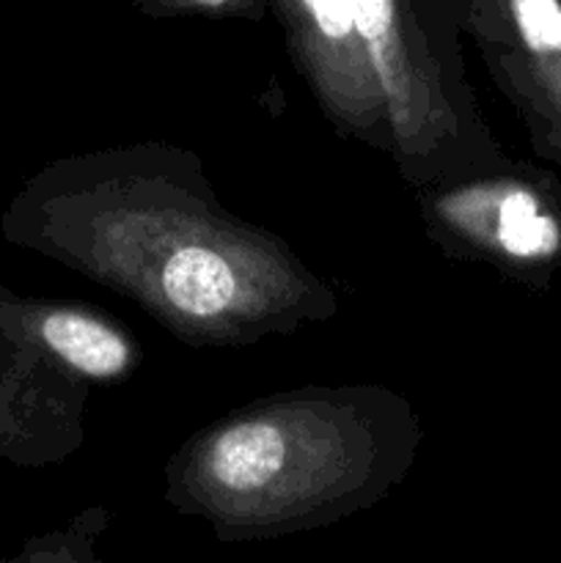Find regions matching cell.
<instances>
[{"mask_svg": "<svg viewBox=\"0 0 561 563\" xmlns=\"http://www.w3.org/2000/svg\"><path fill=\"white\" fill-rule=\"evenodd\" d=\"M20 240L135 302L193 350L253 346L341 308L284 236L231 212L201 157L168 141L55 163L20 201Z\"/></svg>", "mask_w": 561, "mask_h": 563, "instance_id": "1", "label": "cell"}, {"mask_svg": "<svg viewBox=\"0 0 561 563\" xmlns=\"http://www.w3.org/2000/svg\"><path fill=\"white\" fill-rule=\"evenodd\" d=\"M421 440L413 401L385 385L278 390L187 434L165 462V504L223 544L317 531L383 504Z\"/></svg>", "mask_w": 561, "mask_h": 563, "instance_id": "2", "label": "cell"}, {"mask_svg": "<svg viewBox=\"0 0 561 563\" xmlns=\"http://www.w3.org/2000/svg\"><path fill=\"white\" fill-rule=\"evenodd\" d=\"M273 14L330 126L410 190L509 159L468 77V0H273Z\"/></svg>", "mask_w": 561, "mask_h": 563, "instance_id": "3", "label": "cell"}, {"mask_svg": "<svg viewBox=\"0 0 561 563\" xmlns=\"http://www.w3.org/2000/svg\"><path fill=\"white\" fill-rule=\"evenodd\" d=\"M6 319L16 333L11 438L33 460H66L86 440L91 390L130 379L143 363L141 341L113 313L86 302H22Z\"/></svg>", "mask_w": 561, "mask_h": 563, "instance_id": "4", "label": "cell"}, {"mask_svg": "<svg viewBox=\"0 0 561 563\" xmlns=\"http://www.w3.org/2000/svg\"><path fill=\"white\" fill-rule=\"evenodd\" d=\"M413 192L427 240L449 262L484 264L531 291L561 273V174L509 157L504 165Z\"/></svg>", "mask_w": 561, "mask_h": 563, "instance_id": "5", "label": "cell"}, {"mask_svg": "<svg viewBox=\"0 0 561 563\" xmlns=\"http://www.w3.org/2000/svg\"><path fill=\"white\" fill-rule=\"evenodd\" d=\"M465 36L534 157L561 170V0H468Z\"/></svg>", "mask_w": 561, "mask_h": 563, "instance_id": "6", "label": "cell"}, {"mask_svg": "<svg viewBox=\"0 0 561 563\" xmlns=\"http://www.w3.org/2000/svg\"><path fill=\"white\" fill-rule=\"evenodd\" d=\"M110 520H113V515H110L108 506H91V509L72 517L66 528L28 548V553L16 563H110L97 550V542L110 528Z\"/></svg>", "mask_w": 561, "mask_h": 563, "instance_id": "7", "label": "cell"}, {"mask_svg": "<svg viewBox=\"0 0 561 563\" xmlns=\"http://www.w3.org/2000/svg\"><path fill=\"white\" fill-rule=\"evenodd\" d=\"M132 5L154 20L204 16V20L262 22L273 11V0H132Z\"/></svg>", "mask_w": 561, "mask_h": 563, "instance_id": "8", "label": "cell"}]
</instances>
